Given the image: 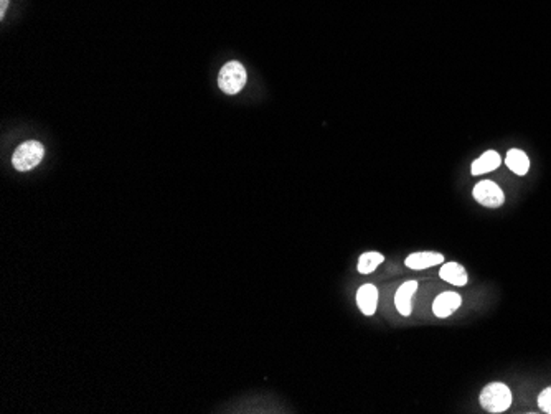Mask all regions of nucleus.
I'll list each match as a JSON object with an SVG mask.
<instances>
[{
  "mask_svg": "<svg viewBox=\"0 0 551 414\" xmlns=\"http://www.w3.org/2000/svg\"><path fill=\"white\" fill-rule=\"evenodd\" d=\"M45 149L37 141H27L17 147L12 156V165L18 172H28L43 160Z\"/></svg>",
  "mask_w": 551,
  "mask_h": 414,
  "instance_id": "3",
  "label": "nucleus"
},
{
  "mask_svg": "<svg viewBox=\"0 0 551 414\" xmlns=\"http://www.w3.org/2000/svg\"><path fill=\"white\" fill-rule=\"evenodd\" d=\"M9 2H10V0H0V18H4L5 13H7Z\"/></svg>",
  "mask_w": 551,
  "mask_h": 414,
  "instance_id": "14",
  "label": "nucleus"
},
{
  "mask_svg": "<svg viewBox=\"0 0 551 414\" xmlns=\"http://www.w3.org/2000/svg\"><path fill=\"white\" fill-rule=\"evenodd\" d=\"M538 406L542 408V410L545 413L551 414V386L547 388V390H543L542 393H540L538 396Z\"/></svg>",
  "mask_w": 551,
  "mask_h": 414,
  "instance_id": "13",
  "label": "nucleus"
},
{
  "mask_svg": "<svg viewBox=\"0 0 551 414\" xmlns=\"http://www.w3.org/2000/svg\"><path fill=\"white\" fill-rule=\"evenodd\" d=\"M502 158L497 154L496 151H487L486 154H482L477 160H474L471 172L472 175H482V173H489L500 165Z\"/></svg>",
  "mask_w": 551,
  "mask_h": 414,
  "instance_id": "10",
  "label": "nucleus"
},
{
  "mask_svg": "<svg viewBox=\"0 0 551 414\" xmlns=\"http://www.w3.org/2000/svg\"><path fill=\"white\" fill-rule=\"evenodd\" d=\"M474 198H476L481 205L487 208H498L502 207L505 202L502 188L491 180L479 182L477 185L474 187Z\"/></svg>",
  "mask_w": 551,
  "mask_h": 414,
  "instance_id": "4",
  "label": "nucleus"
},
{
  "mask_svg": "<svg viewBox=\"0 0 551 414\" xmlns=\"http://www.w3.org/2000/svg\"><path fill=\"white\" fill-rule=\"evenodd\" d=\"M444 263V256L440 253H431V251H421V253H413L406 258L405 264L410 269L415 271H421V269H427L431 266L436 264H442Z\"/></svg>",
  "mask_w": 551,
  "mask_h": 414,
  "instance_id": "8",
  "label": "nucleus"
},
{
  "mask_svg": "<svg viewBox=\"0 0 551 414\" xmlns=\"http://www.w3.org/2000/svg\"><path fill=\"white\" fill-rule=\"evenodd\" d=\"M505 163H507V167L510 168V170H512L513 173H517V175H525V173H527L528 168H530L528 156L525 154L523 151H518V149H512V151L507 152Z\"/></svg>",
  "mask_w": 551,
  "mask_h": 414,
  "instance_id": "11",
  "label": "nucleus"
},
{
  "mask_svg": "<svg viewBox=\"0 0 551 414\" xmlns=\"http://www.w3.org/2000/svg\"><path fill=\"white\" fill-rule=\"evenodd\" d=\"M441 279L452 285H466L467 284V271L464 269V266L457 263H446L440 271Z\"/></svg>",
  "mask_w": 551,
  "mask_h": 414,
  "instance_id": "9",
  "label": "nucleus"
},
{
  "mask_svg": "<svg viewBox=\"0 0 551 414\" xmlns=\"http://www.w3.org/2000/svg\"><path fill=\"white\" fill-rule=\"evenodd\" d=\"M356 304L365 315H373L378 304V289L373 284L361 285L356 293Z\"/></svg>",
  "mask_w": 551,
  "mask_h": 414,
  "instance_id": "7",
  "label": "nucleus"
},
{
  "mask_svg": "<svg viewBox=\"0 0 551 414\" xmlns=\"http://www.w3.org/2000/svg\"><path fill=\"white\" fill-rule=\"evenodd\" d=\"M462 304V298L459 293H454V290H446L437 295L432 303V312H435L436 317L440 319H447L449 315H452Z\"/></svg>",
  "mask_w": 551,
  "mask_h": 414,
  "instance_id": "5",
  "label": "nucleus"
},
{
  "mask_svg": "<svg viewBox=\"0 0 551 414\" xmlns=\"http://www.w3.org/2000/svg\"><path fill=\"white\" fill-rule=\"evenodd\" d=\"M512 391L503 383H491L481 393V406L489 413H503L512 406Z\"/></svg>",
  "mask_w": 551,
  "mask_h": 414,
  "instance_id": "1",
  "label": "nucleus"
},
{
  "mask_svg": "<svg viewBox=\"0 0 551 414\" xmlns=\"http://www.w3.org/2000/svg\"><path fill=\"white\" fill-rule=\"evenodd\" d=\"M248 81V75L244 66L239 61H229L220 70L218 75V86L223 93L227 94H238L244 88Z\"/></svg>",
  "mask_w": 551,
  "mask_h": 414,
  "instance_id": "2",
  "label": "nucleus"
},
{
  "mask_svg": "<svg viewBox=\"0 0 551 414\" xmlns=\"http://www.w3.org/2000/svg\"><path fill=\"white\" fill-rule=\"evenodd\" d=\"M383 261H385V258L381 253H376V251L364 253L359 259V273H361V274L373 273V271L378 268V266L383 263Z\"/></svg>",
  "mask_w": 551,
  "mask_h": 414,
  "instance_id": "12",
  "label": "nucleus"
},
{
  "mask_svg": "<svg viewBox=\"0 0 551 414\" xmlns=\"http://www.w3.org/2000/svg\"><path fill=\"white\" fill-rule=\"evenodd\" d=\"M418 290V283L416 280H408V283L401 284L400 289L396 290L395 294V305L398 312H400L401 315H411V299L413 295H415V293Z\"/></svg>",
  "mask_w": 551,
  "mask_h": 414,
  "instance_id": "6",
  "label": "nucleus"
}]
</instances>
